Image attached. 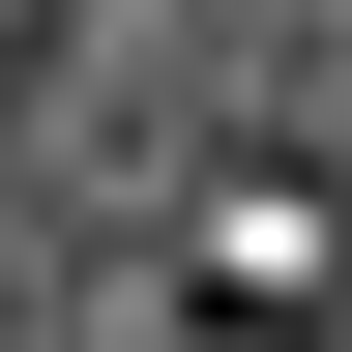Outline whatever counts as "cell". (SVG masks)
<instances>
[{"mask_svg":"<svg viewBox=\"0 0 352 352\" xmlns=\"http://www.w3.org/2000/svg\"><path fill=\"white\" fill-rule=\"evenodd\" d=\"M176 264H206V323H352V206H323V176H206Z\"/></svg>","mask_w":352,"mask_h":352,"instance_id":"1","label":"cell"}]
</instances>
